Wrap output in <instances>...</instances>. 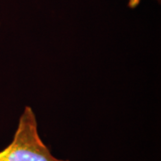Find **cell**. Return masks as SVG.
Masks as SVG:
<instances>
[{"label":"cell","instance_id":"obj_2","mask_svg":"<svg viewBox=\"0 0 161 161\" xmlns=\"http://www.w3.org/2000/svg\"><path fill=\"white\" fill-rule=\"evenodd\" d=\"M156 1H158V3H160V0H156Z\"/></svg>","mask_w":161,"mask_h":161},{"label":"cell","instance_id":"obj_1","mask_svg":"<svg viewBox=\"0 0 161 161\" xmlns=\"http://www.w3.org/2000/svg\"><path fill=\"white\" fill-rule=\"evenodd\" d=\"M0 161H70L52 154L41 139L38 120L31 107L25 106L11 142L0 150Z\"/></svg>","mask_w":161,"mask_h":161}]
</instances>
